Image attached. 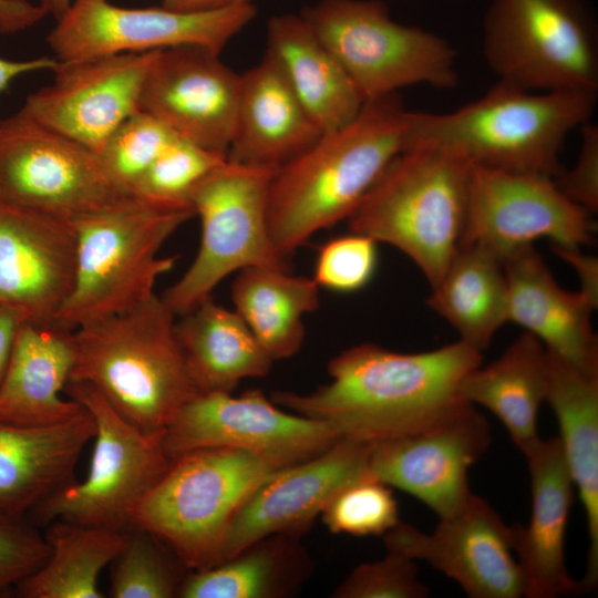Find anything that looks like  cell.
<instances>
[{
    "mask_svg": "<svg viewBox=\"0 0 598 598\" xmlns=\"http://www.w3.org/2000/svg\"><path fill=\"white\" fill-rule=\"evenodd\" d=\"M481 364L482 351L461 339L416 353L361 343L330 360L327 384L306 394L277 391L271 400L326 423L341 439L374 444L470 403L461 396L460 385Z\"/></svg>",
    "mask_w": 598,
    "mask_h": 598,
    "instance_id": "cell-1",
    "label": "cell"
},
{
    "mask_svg": "<svg viewBox=\"0 0 598 598\" xmlns=\"http://www.w3.org/2000/svg\"><path fill=\"white\" fill-rule=\"evenodd\" d=\"M399 93L367 101L348 124L322 133L278 168L268 194V228L283 258L317 231L348 219L389 164L405 150Z\"/></svg>",
    "mask_w": 598,
    "mask_h": 598,
    "instance_id": "cell-2",
    "label": "cell"
},
{
    "mask_svg": "<svg viewBox=\"0 0 598 598\" xmlns=\"http://www.w3.org/2000/svg\"><path fill=\"white\" fill-rule=\"evenodd\" d=\"M596 105L595 91L530 92L496 81L447 113L408 110L405 150L434 148L471 164L555 178L567 137L591 120Z\"/></svg>",
    "mask_w": 598,
    "mask_h": 598,
    "instance_id": "cell-3",
    "label": "cell"
},
{
    "mask_svg": "<svg viewBox=\"0 0 598 598\" xmlns=\"http://www.w3.org/2000/svg\"><path fill=\"white\" fill-rule=\"evenodd\" d=\"M176 315L156 293L73 330L70 381L96 389L128 422L164 432L197 393L175 334Z\"/></svg>",
    "mask_w": 598,
    "mask_h": 598,
    "instance_id": "cell-4",
    "label": "cell"
},
{
    "mask_svg": "<svg viewBox=\"0 0 598 598\" xmlns=\"http://www.w3.org/2000/svg\"><path fill=\"white\" fill-rule=\"evenodd\" d=\"M470 169L443 151L401 152L348 218L350 231L398 248L435 287L460 247Z\"/></svg>",
    "mask_w": 598,
    "mask_h": 598,
    "instance_id": "cell-5",
    "label": "cell"
},
{
    "mask_svg": "<svg viewBox=\"0 0 598 598\" xmlns=\"http://www.w3.org/2000/svg\"><path fill=\"white\" fill-rule=\"evenodd\" d=\"M194 216L190 209H163L133 196L71 221L76 238L74 282L52 323L74 330L154 296L157 279L176 261L174 256H158L159 249Z\"/></svg>",
    "mask_w": 598,
    "mask_h": 598,
    "instance_id": "cell-6",
    "label": "cell"
},
{
    "mask_svg": "<svg viewBox=\"0 0 598 598\" xmlns=\"http://www.w3.org/2000/svg\"><path fill=\"white\" fill-rule=\"evenodd\" d=\"M241 450L216 447L185 453L137 505L132 526L168 546L192 571L220 563L229 525L250 493L279 470Z\"/></svg>",
    "mask_w": 598,
    "mask_h": 598,
    "instance_id": "cell-7",
    "label": "cell"
},
{
    "mask_svg": "<svg viewBox=\"0 0 598 598\" xmlns=\"http://www.w3.org/2000/svg\"><path fill=\"white\" fill-rule=\"evenodd\" d=\"M301 16L364 102L425 84L457 85V51L441 35L395 21L382 0H320Z\"/></svg>",
    "mask_w": 598,
    "mask_h": 598,
    "instance_id": "cell-8",
    "label": "cell"
},
{
    "mask_svg": "<svg viewBox=\"0 0 598 598\" xmlns=\"http://www.w3.org/2000/svg\"><path fill=\"white\" fill-rule=\"evenodd\" d=\"M482 50L497 81L530 92L598 91V41L584 0H492Z\"/></svg>",
    "mask_w": 598,
    "mask_h": 598,
    "instance_id": "cell-9",
    "label": "cell"
},
{
    "mask_svg": "<svg viewBox=\"0 0 598 598\" xmlns=\"http://www.w3.org/2000/svg\"><path fill=\"white\" fill-rule=\"evenodd\" d=\"M66 393L93 416L94 450L83 482L74 481L29 514L37 524L54 520L126 532L133 514L172 460L164 432H145L123 417L92 385L69 381Z\"/></svg>",
    "mask_w": 598,
    "mask_h": 598,
    "instance_id": "cell-10",
    "label": "cell"
},
{
    "mask_svg": "<svg viewBox=\"0 0 598 598\" xmlns=\"http://www.w3.org/2000/svg\"><path fill=\"white\" fill-rule=\"evenodd\" d=\"M276 171L226 159L194 189L190 204L202 224L197 255L161 296L182 316L212 296L228 275L250 267L287 270L268 228V194Z\"/></svg>",
    "mask_w": 598,
    "mask_h": 598,
    "instance_id": "cell-11",
    "label": "cell"
},
{
    "mask_svg": "<svg viewBox=\"0 0 598 598\" xmlns=\"http://www.w3.org/2000/svg\"><path fill=\"white\" fill-rule=\"evenodd\" d=\"M131 197L94 152L19 112L0 118V204L73 221Z\"/></svg>",
    "mask_w": 598,
    "mask_h": 598,
    "instance_id": "cell-12",
    "label": "cell"
},
{
    "mask_svg": "<svg viewBox=\"0 0 598 598\" xmlns=\"http://www.w3.org/2000/svg\"><path fill=\"white\" fill-rule=\"evenodd\" d=\"M595 230L592 215L567 198L554 177L471 164L460 247L482 248L504 262L540 238L581 248Z\"/></svg>",
    "mask_w": 598,
    "mask_h": 598,
    "instance_id": "cell-13",
    "label": "cell"
},
{
    "mask_svg": "<svg viewBox=\"0 0 598 598\" xmlns=\"http://www.w3.org/2000/svg\"><path fill=\"white\" fill-rule=\"evenodd\" d=\"M255 17L252 3L179 12L162 6L123 8L109 0H73L45 41L59 61L188 45L220 53Z\"/></svg>",
    "mask_w": 598,
    "mask_h": 598,
    "instance_id": "cell-14",
    "label": "cell"
},
{
    "mask_svg": "<svg viewBox=\"0 0 598 598\" xmlns=\"http://www.w3.org/2000/svg\"><path fill=\"white\" fill-rule=\"evenodd\" d=\"M339 440L326 423L288 413L259 390L238 396L197 393L163 433L171 460L196 450L228 447L259 455L279 467L310 458Z\"/></svg>",
    "mask_w": 598,
    "mask_h": 598,
    "instance_id": "cell-15",
    "label": "cell"
},
{
    "mask_svg": "<svg viewBox=\"0 0 598 598\" xmlns=\"http://www.w3.org/2000/svg\"><path fill=\"white\" fill-rule=\"evenodd\" d=\"M157 53L59 61L52 82L29 93L18 112L99 155L113 132L140 111Z\"/></svg>",
    "mask_w": 598,
    "mask_h": 598,
    "instance_id": "cell-16",
    "label": "cell"
},
{
    "mask_svg": "<svg viewBox=\"0 0 598 598\" xmlns=\"http://www.w3.org/2000/svg\"><path fill=\"white\" fill-rule=\"evenodd\" d=\"M489 443L487 420L465 403L419 430L371 444L369 473L442 518L458 511L472 494L468 470Z\"/></svg>",
    "mask_w": 598,
    "mask_h": 598,
    "instance_id": "cell-17",
    "label": "cell"
},
{
    "mask_svg": "<svg viewBox=\"0 0 598 598\" xmlns=\"http://www.w3.org/2000/svg\"><path fill=\"white\" fill-rule=\"evenodd\" d=\"M383 540L388 550L426 561L471 598L524 597L511 526L473 493L458 511L440 518L432 533L399 520Z\"/></svg>",
    "mask_w": 598,
    "mask_h": 598,
    "instance_id": "cell-18",
    "label": "cell"
},
{
    "mask_svg": "<svg viewBox=\"0 0 598 598\" xmlns=\"http://www.w3.org/2000/svg\"><path fill=\"white\" fill-rule=\"evenodd\" d=\"M203 47L158 51L146 76L140 110L181 140L227 157L234 135L240 75Z\"/></svg>",
    "mask_w": 598,
    "mask_h": 598,
    "instance_id": "cell-19",
    "label": "cell"
},
{
    "mask_svg": "<svg viewBox=\"0 0 598 598\" xmlns=\"http://www.w3.org/2000/svg\"><path fill=\"white\" fill-rule=\"evenodd\" d=\"M371 444L341 439L323 452L281 467L262 481L234 516L221 561L271 536L298 537L333 496L369 473Z\"/></svg>",
    "mask_w": 598,
    "mask_h": 598,
    "instance_id": "cell-20",
    "label": "cell"
},
{
    "mask_svg": "<svg viewBox=\"0 0 598 598\" xmlns=\"http://www.w3.org/2000/svg\"><path fill=\"white\" fill-rule=\"evenodd\" d=\"M75 257L71 221L0 204V305L52 323L72 290Z\"/></svg>",
    "mask_w": 598,
    "mask_h": 598,
    "instance_id": "cell-21",
    "label": "cell"
},
{
    "mask_svg": "<svg viewBox=\"0 0 598 598\" xmlns=\"http://www.w3.org/2000/svg\"><path fill=\"white\" fill-rule=\"evenodd\" d=\"M530 478L526 526L511 525L512 546L524 579V597L558 598L584 592L565 561V536L575 485L558 436L536 439L522 452Z\"/></svg>",
    "mask_w": 598,
    "mask_h": 598,
    "instance_id": "cell-22",
    "label": "cell"
},
{
    "mask_svg": "<svg viewBox=\"0 0 598 598\" xmlns=\"http://www.w3.org/2000/svg\"><path fill=\"white\" fill-rule=\"evenodd\" d=\"M321 134L267 52L258 64L240 74L236 125L227 152L229 162L277 171Z\"/></svg>",
    "mask_w": 598,
    "mask_h": 598,
    "instance_id": "cell-23",
    "label": "cell"
},
{
    "mask_svg": "<svg viewBox=\"0 0 598 598\" xmlns=\"http://www.w3.org/2000/svg\"><path fill=\"white\" fill-rule=\"evenodd\" d=\"M507 319L536 337L547 350L585 369H598L596 309L579 291L563 289L533 245L504 261Z\"/></svg>",
    "mask_w": 598,
    "mask_h": 598,
    "instance_id": "cell-24",
    "label": "cell"
},
{
    "mask_svg": "<svg viewBox=\"0 0 598 598\" xmlns=\"http://www.w3.org/2000/svg\"><path fill=\"white\" fill-rule=\"evenodd\" d=\"M94 434L85 408L69 421L47 426L0 421V515L21 518L73 483L79 457Z\"/></svg>",
    "mask_w": 598,
    "mask_h": 598,
    "instance_id": "cell-25",
    "label": "cell"
},
{
    "mask_svg": "<svg viewBox=\"0 0 598 598\" xmlns=\"http://www.w3.org/2000/svg\"><path fill=\"white\" fill-rule=\"evenodd\" d=\"M73 330L24 321L0 383V421L47 426L69 421L83 406L62 393L71 379Z\"/></svg>",
    "mask_w": 598,
    "mask_h": 598,
    "instance_id": "cell-26",
    "label": "cell"
},
{
    "mask_svg": "<svg viewBox=\"0 0 598 598\" xmlns=\"http://www.w3.org/2000/svg\"><path fill=\"white\" fill-rule=\"evenodd\" d=\"M546 396L578 496L589 538L584 591L598 581V369L581 368L547 350Z\"/></svg>",
    "mask_w": 598,
    "mask_h": 598,
    "instance_id": "cell-27",
    "label": "cell"
},
{
    "mask_svg": "<svg viewBox=\"0 0 598 598\" xmlns=\"http://www.w3.org/2000/svg\"><path fill=\"white\" fill-rule=\"evenodd\" d=\"M267 53L322 133L351 122L365 103L341 65L301 14L272 17Z\"/></svg>",
    "mask_w": 598,
    "mask_h": 598,
    "instance_id": "cell-28",
    "label": "cell"
},
{
    "mask_svg": "<svg viewBox=\"0 0 598 598\" xmlns=\"http://www.w3.org/2000/svg\"><path fill=\"white\" fill-rule=\"evenodd\" d=\"M175 322V334L198 391H231L247 378L265 377L272 360L243 318L208 297Z\"/></svg>",
    "mask_w": 598,
    "mask_h": 598,
    "instance_id": "cell-29",
    "label": "cell"
},
{
    "mask_svg": "<svg viewBox=\"0 0 598 598\" xmlns=\"http://www.w3.org/2000/svg\"><path fill=\"white\" fill-rule=\"evenodd\" d=\"M547 352L533 334H520L496 360L476 367L461 382V396L489 410L523 452L536 439L546 396Z\"/></svg>",
    "mask_w": 598,
    "mask_h": 598,
    "instance_id": "cell-30",
    "label": "cell"
},
{
    "mask_svg": "<svg viewBox=\"0 0 598 598\" xmlns=\"http://www.w3.org/2000/svg\"><path fill=\"white\" fill-rule=\"evenodd\" d=\"M320 287L313 278L283 269L250 267L238 271L231 287L235 311L272 361L288 359L301 348L303 316L319 307Z\"/></svg>",
    "mask_w": 598,
    "mask_h": 598,
    "instance_id": "cell-31",
    "label": "cell"
},
{
    "mask_svg": "<svg viewBox=\"0 0 598 598\" xmlns=\"http://www.w3.org/2000/svg\"><path fill=\"white\" fill-rule=\"evenodd\" d=\"M426 305L483 351L508 322L504 262L482 248L460 247Z\"/></svg>",
    "mask_w": 598,
    "mask_h": 598,
    "instance_id": "cell-32",
    "label": "cell"
},
{
    "mask_svg": "<svg viewBox=\"0 0 598 598\" xmlns=\"http://www.w3.org/2000/svg\"><path fill=\"white\" fill-rule=\"evenodd\" d=\"M289 535L261 538L233 557L183 579L182 598H278L293 592L309 576L310 559Z\"/></svg>",
    "mask_w": 598,
    "mask_h": 598,
    "instance_id": "cell-33",
    "label": "cell"
},
{
    "mask_svg": "<svg viewBox=\"0 0 598 598\" xmlns=\"http://www.w3.org/2000/svg\"><path fill=\"white\" fill-rule=\"evenodd\" d=\"M44 538L49 555L14 587L17 596L103 598L99 576L122 550L126 532L54 520Z\"/></svg>",
    "mask_w": 598,
    "mask_h": 598,
    "instance_id": "cell-34",
    "label": "cell"
},
{
    "mask_svg": "<svg viewBox=\"0 0 598 598\" xmlns=\"http://www.w3.org/2000/svg\"><path fill=\"white\" fill-rule=\"evenodd\" d=\"M226 156L210 152L184 140L166 148L144 172L132 188V195L163 209H190L196 186Z\"/></svg>",
    "mask_w": 598,
    "mask_h": 598,
    "instance_id": "cell-35",
    "label": "cell"
},
{
    "mask_svg": "<svg viewBox=\"0 0 598 598\" xmlns=\"http://www.w3.org/2000/svg\"><path fill=\"white\" fill-rule=\"evenodd\" d=\"M113 560L109 595L112 598L178 597L182 581L159 547V540L136 526Z\"/></svg>",
    "mask_w": 598,
    "mask_h": 598,
    "instance_id": "cell-36",
    "label": "cell"
},
{
    "mask_svg": "<svg viewBox=\"0 0 598 598\" xmlns=\"http://www.w3.org/2000/svg\"><path fill=\"white\" fill-rule=\"evenodd\" d=\"M177 140L164 123L140 110L113 132L99 156L112 178L132 195L138 178Z\"/></svg>",
    "mask_w": 598,
    "mask_h": 598,
    "instance_id": "cell-37",
    "label": "cell"
},
{
    "mask_svg": "<svg viewBox=\"0 0 598 598\" xmlns=\"http://www.w3.org/2000/svg\"><path fill=\"white\" fill-rule=\"evenodd\" d=\"M321 518L331 533L353 536L384 535L400 520L391 486L371 474L341 488Z\"/></svg>",
    "mask_w": 598,
    "mask_h": 598,
    "instance_id": "cell-38",
    "label": "cell"
},
{
    "mask_svg": "<svg viewBox=\"0 0 598 598\" xmlns=\"http://www.w3.org/2000/svg\"><path fill=\"white\" fill-rule=\"evenodd\" d=\"M427 587L414 560L388 550L380 560L357 566L334 589V598H424Z\"/></svg>",
    "mask_w": 598,
    "mask_h": 598,
    "instance_id": "cell-39",
    "label": "cell"
},
{
    "mask_svg": "<svg viewBox=\"0 0 598 598\" xmlns=\"http://www.w3.org/2000/svg\"><path fill=\"white\" fill-rule=\"evenodd\" d=\"M377 244L355 233L329 240L319 249L313 280L319 287L338 292L363 288L377 268Z\"/></svg>",
    "mask_w": 598,
    "mask_h": 598,
    "instance_id": "cell-40",
    "label": "cell"
},
{
    "mask_svg": "<svg viewBox=\"0 0 598 598\" xmlns=\"http://www.w3.org/2000/svg\"><path fill=\"white\" fill-rule=\"evenodd\" d=\"M49 546L32 525L0 515V595L14 588L47 559Z\"/></svg>",
    "mask_w": 598,
    "mask_h": 598,
    "instance_id": "cell-41",
    "label": "cell"
},
{
    "mask_svg": "<svg viewBox=\"0 0 598 598\" xmlns=\"http://www.w3.org/2000/svg\"><path fill=\"white\" fill-rule=\"evenodd\" d=\"M580 135L574 166L561 169L554 181L567 198L594 216L598 210V126L589 121Z\"/></svg>",
    "mask_w": 598,
    "mask_h": 598,
    "instance_id": "cell-42",
    "label": "cell"
},
{
    "mask_svg": "<svg viewBox=\"0 0 598 598\" xmlns=\"http://www.w3.org/2000/svg\"><path fill=\"white\" fill-rule=\"evenodd\" d=\"M553 251L568 262L580 281L579 292L597 309L598 307V260L584 254L581 248H567L551 245Z\"/></svg>",
    "mask_w": 598,
    "mask_h": 598,
    "instance_id": "cell-43",
    "label": "cell"
},
{
    "mask_svg": "<svg viewBox=\"0 0 598 598\" xmlns=\"http://www.w3.org/2000/svg\"><path fill=\"white\" fill-rule=\"evenodd\" d=\"M47 12L30 0H0V33L14 34L38 24Z\"/></svg>",
    "mask_w": 598,
    "mask_h": 598,
    "instance_id": "cell-44",
    "label": "cell"
},
{
    "mask_svg": "<svg viewBox=\"0 0 598 598\" xmlns=\"http://www.w3.org/2000/svg\"><path fill=\"white\" fill-rule=\"evenodd\" d=\"M59 64L53 55H42L25 60H11L0 56V95L10 84L24 74L39 71H53Z\"/></svg>",
    "mask_w": 598,
    "mask_h": 598,
    "instance_id": "cell-45",
    "label": "cell"
},
{
    "mask_svg": "<svg viewBox=\"0 0 598 598\" xmlns=\"http://www.w3.org/2000/svg\"><path fill=\"white\" fill-rule=\"evenodd\" d=\"M24 321L19 311L0 305V383L10 362L18 331Z\"/></svg>",
    "mask_w": 598,
    "mask_h": 598,
    "instance_id": "cell-46",
    "label": "cell"
},
{
    "mask_svg": "<svg viewBox=\"0 0 598 598\" xmlns=\"http://www.w3.org/2000/svg\"><path fill=\"white\" fill-rule=\"evenodd\" d=\"M252 1L254 0H161V6L179 12H202L252 3Z\"/></svg>",
    "mask_w": 598,
    "mask_h": 598,
    "instance_id": "cell-47",
    "label": "cell"
},
{
    "mask_svg": "<svg viewBox=\"0 0 598 598\" xmlns=\"http://www.w3.org/2000/svg\"><path fill=\"white\" fill-rule=\"evenodd\" d=\"M73 0H39V4L44 9L48 16L60 19L70 8Z\"/></svg>",
    "mask_w": 598,
    "mask_h": 598,
    "instance_id": "cell-48",
    "label": "cell"
}]
</instances>
